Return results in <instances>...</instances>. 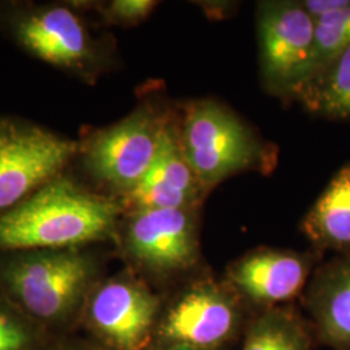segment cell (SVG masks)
<instances>
[{
  "mask_svg": "<svg viewBox=\"0 0 350 350\" xmlns=\"http://www.w3.org/2000/svg\"><path fill=\"white\" fill-rule=\"evenodd\" d=\"M122 205L59 175L0 214V252L70 250L112 237Z\"/></svg>",
  "mask_w": 350,
  "mask_h": 350,
  "instance_id": "6da1fadb",
  "label": "cell"
},
{
  "mask_svg": "<svg viewBox=\"0 0 350 350\" xmlns=\"http://www.w3.org/2000/svg\"><path fill=\"white\" fill-rule=\"evenodd\" d=\"M0 276L27 313L60 322L91 293L96 263L78 248L21 250L3 263Z\"/></svg>",
  "mask_w": 350,
  "mask_h": 350,
  "instance_id": "7a4b0ae2",
  "label": "cell"
},
{
  "mask_svg": "<svg viewBox=\"0 0 350 350\" xmlns=\"http://www.w3.org/2000/svg\"><path fill=\"white\" fill-rule=\"evenodd\" d=\"M244 305L226 282L196 280L161 312L152 344L225 350L244 327Z\"/></svg>",
  "mask_w": 350,
  "mask_h": 350,
  "instance_id": "3957f363",
  "label": "cell"
},
{
  "mask_svg": "<svg viewBox=\"0 0 350 350\" xmlns=\"http://www.w3.org/2000/svg\"><path fill=\"white\" fill-rule=\"evenodd\" d=\"M179 142L204 189L261 161L258 140L238 117L214 101L192 104L183 118Z\"/></svg>",
  "mask_w": 350,
  "mask_h": 350,
  "instance_id": "277c9868",
  "label": "cell"
},
{
  "mask_svg": "<svg viewBox=\"0 0 350 350\" xmlns=\"http://www.w3.org/2000/svg\"><path fill=\"white\" fill-rule=\"evenodd\" d=\"M78 152L75 140L20 120H0V214L57 178Z\"/></svg>",
  "mask_w": 350,
  "mask_h": 350,
  "instance_id": "5b68a950",
  "label": "cell"
},
{
  "mask_svg": "<svg viewBox=\"0 0 350 350\" xmlns=\"http://www.w3.org/2000/svg\"><path fill=\"white\" fill-rule=\"evenodd\" d=\"M165 124L148 109H138L98 131L83 146L88 173L122 195L135 187L154 161Z\"/></svg>",
  "mask_w": 350,
  "mask_h": 350,
  "instance_id": "8992f818",
  "label": "cell"
},
{
  "mask_svg": "<svg viewBox=\"0 0 350 350\" xmlns=\"http://www.w3.org/2000/svg\"><path fill=\"white\" fill-rule=\"evenodd\" d=\"M127 256L154 275L187 273L200 258L196 217L192 209L134 211L126 225Z\"/></svg>",
  "mask_w": 350,
  "mask_h": 350,
  "instance_id": "52a82bcc",
  "label": "cell"
},
{
  "mask_svg": "<svg viewBox=\"0 0 350 350\" xmlns=\"http://www.w3.org/2000/svg\"><path fill=\"white\" fill-rule=\"evenodd\" d=\"M161 312L159 296L130 275L112 278L88 295V323L112 350L150 347Z\"/></svg>",
  "mask_w": 350,
  "mask_h": 350,
  "instance_id": "ba28073f",
  "label": "cell"
},
{
  "mask_svg": "<svg viewBox=\"0 0 350 350\" xmlns=\"http://www.w3.org/2000/svg\"><path fill=\"white\" fill-rule=\"evenodd\" d=\"M11 33L39 60L72 73L88 75L99 60L95 42L82 18L65 5L33 7L16 13Z\"/></svg>",
  "mask_w": 350,
  "mask_h": 350,
  "instance_id": "9c48e42d",
  "label": "cell"
},
{
  "mask_svg": "<svg viewBox=\"0 0 350 350\" xmlns=\"http://www.w3.org/2000/svg\"><path fill=\"white\" fill-rule=\"evenodd\" d=\"M315 23L295 1H266L258 7L263 75L273 88L300 85L313 49Z\"/></svg>",
  "mask_w": 350,
  "mask_h": 350,
  "instance_id": "30bf717a",
  "label": "cell"
},
{
  "mask_svg": "<svg viewBox=\"0 0 350 350\" xmlns=\"http://www.w3.org/2000/svg\"><path fill=\"white\" fill-rule=\"evenodd\" d=\"M315 256L291 250H253L227 267L226 283L244 304L261 312L302 295L312 278Z\"/></svg>",
  "mask_w": 350,
  "mask_h": 350,
  "instance_id": "8fae6325",
  "label": "cell"
},
{
  "mask_svg": "<svg viewBox=\"0 0 350 350\" xmlns=\"http://www.w3.org/2000/svg\"><path fill=\"white\" fill-rule=\"evenodd\" d=\"M202 189L183 153L179 135L166 125L157 156L148 173L135 187L122 195V202L131 212L192 209Z\"/></svg>",
  "mask_w": 350,
  "mask_h": 350,
  "instance_id": "7c38bea8",
  "label": "cell"
},
{
  "mask_svg": "<svg viewBox=\"0 0 350 350\" xmlns=\"http://www.w3.org/2000/svg\"><path fill=\"white\" fill-rule=\"evenodd\" d=\"M304 304L315 338L331 350H350V252L314 270Z\"/></svg>",
  "mask_w": 350,
  "mask_h": 350,
  "instance_id": "4fadbf2b",
  "label": "cell"
},
{
  "mask_svg": "<svg viewBox=\"0 0 350 350\" xmlns=\"http://www.w3.org/2000/svg\"><path fill=\"white\" fill-rule=\"evenodd\" d=\"M315 250L350 252V163L332 176L301 222Z\"/></svg>",
  "mask_w": 350,
  "mask_h": 350,
  "instance_id": "5bb4252c",
  "label": "cell"
},
{
  "mask_svg": "<svg viewBox=\"0 0 350 350\" xmlns=\"http://www.w3.org/2000/svg\"><path fill=\"white\" fill-rule=\"evenodd\" d=\"M293 94L314 114L335 121H350V47L295 88Z\"/></svg>",
  "mask_w": 350,
  "mask_h": 350,
  "instance_id": "9a60e30c",
  "label": "cell"
},
{
  "mask_svg": "<svg viewBox=\"0 0 350 350\" xmlns=\"http://www.w3.org/2000/svg\"><path fill=\"white\" fill-rule=\"evenodd\" d=\"M313 332L295 309L263 310L247 325L241 350H313Z\"/></svg>",
  "mask_w": 350,
  "mask_h": 350,
  "instance_id": "2e32d148",
  "label": "cell"
},
{
  "mask_svg": "<svg viewBox=\"0 0 350 350\" xmlns=\"http://www.w3.org/2000/svg\"><path fill=\"white\" fill-rule=\"evenodd\" d=\"M349 47L350 1L347 7L338 12L331 13L315 21L313 49L300 85L321 72Z\"/></svg>",
  "mask_w": 350,
  "mask_h": 350,
  "instance_id": "e0dca14e",
  "label": "cell"
},
{
  "mask_svg": "<svg viewBox=\"0 0 350 350\" xmlns=\"http://www.w3.org/2000/svg\"><path fill=\"white\" fill-rule=\"evenodd\" d=\"M34 335L25 319L0 301V350H33Z\"/></svg>",
  "mask_w": 350,
  "mask_h": 350,
  "instance_id": "ac0fdd59",
  "label": "cell"
},
{
  "mask_svg": "<svg viewBox=\"0 0 350 350\" xmlns=\"http://www.w3.org/2000/svg\"><path fill=\"white\" fill-rule=\"evenodd\" d=\"M152 0H114L105 8V17L113 24L131 25L147 18L156 7Z\"/></svg>",
  "mask_w": 350,
  "mask_h": 350,
  "instance_id": "d6986e66",
  "label": "cell"
},
{
  "mask_svg": "<svg viewBox=\"0 0 350 350\" xmlns=\"http://www.w3.org/2000/svg\"><path fill=\"white\" fill-rule=\"evenodd\" d=\"M349 1L350 0H308L301 1V5L315 23L325 16L342 10L349 4Z\"/></svg>",
  "mask_w": 350,
  "mask_h": 350,
  "instance_id": "ffe728a7",
  "label": "cell"
},
{
  "mask_svg": "<svg viewBox=\"0 0 350 350\" xmlns=\"http://www.w3.org/2000/svg\"><path fill=\"white\" fill-rule=\"evenodd\" d=\"M143 350H200L193 349V348H188V347H179V345H159V344H150V347H147Z\"/></svg>",
  "mask_w": 350,
  "mask_h": 350,
  "instance_id": "44dd1931",
  "label": "cell"
}]
</instances>
